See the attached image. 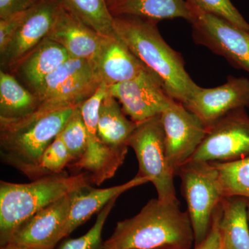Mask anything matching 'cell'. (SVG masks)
I'll use <instances>...</instances> for the list:
<instances>
[{"label": "cell", "mask_w": 249, "mask_h": 249, "mask_svg": "<svg viewBox=\"0 0 249 249\" xmlns=\"http://www.w3.org/2000/svg\"><path fill=\"white\" fill-rule=\"evenodd\" d=\"M157 23L137 16L114 17L116 34L158 77L168 96L184 105L200 86L186 71L181 54L170 47L160 35Z\"/></svg>", "instance_id": "obj_1"}, {"label": "cell", "mask_w": 249, "mask_h": 249, "mask_svg": "<svg viewBox=\"0 0 249 249\" xmlns=\"http://www.w3.org/2000/svg\"><path fill=\"white\" fill-rule=\"evenodd\" d=\"M193 244L188 211L157 198L134 217L118 222L103 249H191Z\"/></svg>", "instance_id": "obj_2"}, {"label": "cell", "mask_w": 249, "mask_h": 249, "mask_svg": "<svg viewBox=\"0 0 249 249\" xmlns=\"http://www.w3.org/2000/svg\"><path fill=\"white\" fill-rule=\"evenodd\" d=\"M75 107L37 109L17 120H0V157L33 180L41 178L42 154L58 135Z\"/></svg>", "instance_id": "obj_3"}, {"label": "cell", "mask_w": 249, "mask_h": 249, "mask_svg": "<svg viewBox=\"0 0 249 249\" xmlns=\"http://www.w3.org/2000/svg\"><path fill=\"white\" fill-rule=\"evenodd\" d=\"M88 173L49 175L28 183L0 181V245L31 216L63 196L90 186Z\"/></svg>", "instance_id": "obj_4"}, {"label": "cell", "mask_w": 249, "mask_h": 249, "mask_svg": "<svg viewBox=\"0 0 249 249\" xmlns=\"http://www.w3.org/2000/svg\"><path fill=\"white\" fill-rule=\"evenodd\" d=\"M181 190L195 236V246L206 238L224 196L219 173L213 163L189 160L178 170Z\"/></svg>", "instance_id": "obj_5"}, {"label": "cell", "mask_w": 249, "mask_h": 249, "mask_svg": "<svg viewBox=\"0 0 249 249\" xmlns=\"http://www.w3.org/2000/svg\"><path fill=\"white\" fill-rule=\"evenodd\" d=\"M139 162L137 175L146 178L155 186L157 198L179 204L174 184L175 174L170 166L165 146V133L160 114L137 124L127 142Z\"/></svg>", "instance_id": "obj_6"}, {"label": "cell", "mask_w": 249, "mask_h": 249, "mask_svg": "<svg viewBox=\"0 0 249 249\" xmlns=\"http://www.w3.org/2000/svg\"><path fill=\"white\" fill-rule=\"evenodd\" d=\"M103 83L93 62L70 58L52 72L35 90L40 109L76 107Z\"/></svg>", "instance_id": "obj_7"}, {"label": "cell", "mask_w": 249, "mask_h": 249, "mask_svg": "<svg viewBox=\"0 0 249 249\" xmlns=\"http://www.w3.org/2000/svg\"><path fill=\"white\" fill-rule=\"evenodd\" d=\"M187 1L191 13L192 36L196 45L204 46L232 67L249 73V31L203 11L192 0Z\"/></svg>", "instance_id": "obj_8"}, {"label": "cell", "mask_w": 249, "mask_h": 249, "mask_svg": "<svg viewBox=\"0 0 249 249\" xmlns=\"http://www.w3.org/2000/svg\"><path fill=\"white\" fill-rule=\"evenodd\" d=\"M249 157V116L245 108L229 113L209 127L191 160L227 162Z\"/></svg>", "instance_id": "obj_9"}, {"label": "cell", "mask_w": 249, "mask_h": 249, "mask_svg": "<svg viewBox=\"0 0 249 249\" xmlns=\"http://www.w3.org/2000/svg\"><path fill=\"white\" fill-rule=\"evenodd\" d=\"M160 119L168 161L177 175L179 168L193 158L209 128L200 118L175 100L160 114Z\"/></svg>", "instance_id": "obj_10"}, {"label": "cell", "mask_w": 249, "mask_h": 249, "mask_svg": "<svg viewBox=\"0 0 249 249\" xmlns=\"http://www.w3.org/2000/svg\"><path fill=\"white\" fill-rule=\"evenodd\" d=\"M107 91L137 124L160 115L173 101L158 77L147 67L133 79L109 85Z\"/></svg>", "instance_id": "obj_11"}, {"label": "cell", "mask_w": 249, "mask_h": 249, "mask_svg": "<svg viewBox=\"0 0 249 249\" xmlns=\"http://www.w3.org/2000/svg\"><path fill=\"white\" fill-rule=\"evenodd\" d=\"M71 193L22 223L6 245L35 249H53L65 238L64 232L70 214Z\"/></svg>", "instance_id": "obj_12"}, {"label": "cell", "mask_w": 249, "mask_h": 249, "mask_svg": "<svg viewBox=\"0 0 249 249\" xmlns=\"http://www.w3.org/2000/svg\"><path fill=\"white\" fill-rule=\"evenodd\" d=\"M183 106L200 118L209 128L229 113L249 107V79L229 76L220 86L199 87Z\"/></svg>", "instance_id": "obj_13"}, {"label": "cell", "mask_w": 249, "mask_h": 249, "mask_svg": "<svg viewBox=\"0 0 249 249\" xmlns=\"http://www.w3.org/2000/svg\"><path fill=\"white\" fill-rule=\"evenodd\" d=\"M62 7L60 0H41L29 10L14 39L0 54L1 70L7 71L47 37Z\"/></svg>", "instance_id": "obj_14"}, {"label": "cell", "mask_w": 249, "mask_h": 249, "mask_svg": "<svg viewBox=\"0 0 249 249\" xmlns=\"http://www.w3.org/2000/svg\"><path fill=\"white\" fill-rule=\"evenodd\" d=\"M105 37L107 36L87 26L63 6L47 36L64 47L70 58L83 59L94 64Z\"/></svg>", "instance_id": "obj_15"}, {"label": "cell", "mask_w": 249, "mask_h": 249, "mask_svg": "<svg viewBox=\"0 0 249 249\" xmlns=\"http://www.w3.org/2000/svg\"><path fill=\"white\" fill-rule=\"evenodd\" d=\"M70 58L64 47L45 37L6 72L34 93L50 73Z\"/></svg>", "instance_id": "obj_16"}, {"label": "cell", "mask_w": 249, "mask_h": 249, "mask_svg": "<svg viewBox=\"0 0 249 249\" xmlns=\"http://www.w3.org/2000/svg\"><path fill=\"white\" fill-rule=\"evenodd\" d=\"M95 65L108 86L133 79L146 68L117 34L105 37Z\"/></svg>", "instance_id": "obj_17"}, {"label": "cell", "mask_w": 249, "mask_h": 249, "mask_svg": "<svg viewBox=\"0 0 249 249\" xmlns=\"http://www.w3.org/2000/svg\"><path fill=\"white\" fill-rule=\"evenodd\" d=\"M149 182L150 181L147 178L137 175L127 182L118 186L103 189H96L88 186L73 192L64 237L70 235L77 228L86 222L93 214L100 212L113 199L119 197L124 192L134 187Z\"/></svg>", "instance_id": "obj_18"}, {"label": "cell", "mask_w": 249, "mask_h": 249, "mask_svg": "<svg viewBox=\"0 0 249 249\" xmlns=\"http://www.w3.org/2000/svg\"><path fill=\"white\" fill-rule=\"evenodd\" d=\"M249 199L224 198L217 210L220 249H249Z\"/></svg>", "instance_id": "obj_19"}, {"label": "cell", "mask_w": 249, "mask_h": 249, "mask_svg": "<svg viewBox=\"0 0 249 249\" xmlns=\"http://www.w3.org/2000/svg\"><path fill=\"white\" fill-rule=\"evenodd\" d=\"M113 17L137 16L159 21L183 18L189 22L191 10L185 0H107Z\"/></svg>", "instance_id": "obj_20"}, {"label": "cell", "mask_w": 249, "mask_h": 249, "mask_svg": "<svg viewBox=\"0 0 249 249\" xmlns=\"http://www.w3.org/2000/svg\"><path fill=\"white\" fill-rule=\"evenodd\" d=\"M125 115L120 103L107 91L101 103L98 117L97 136L101 142L114 148L128 147L127 140L138 124Z\"/></svg>", "instance_id": "obj_21"}, {"label": "cell", "mask_w": 249, "mask_h": 249, "mask_svg": "<svg viewBox=\"0 0 249 249\" xmlns=\"http://www.w3.org/2000/svg\"><path fill=\"white\" fill-rule=\"evenodd\" d=\"M40 101L9 72L0 71V120L12 121L34 114Z\"/></svg>", "instance_id": "obj_22"}, {"label": "cell", "mask_w": 249, "mask_h": 249, "mask_svg": "<svg viewBox=\"0 0 249 249\" xmlns=\"http://www.w3.org/2000/svg\"><path fill=\"white\" fill-rule=\"evenodd\" d=\"M62 6L82 22L103 36L116 35L114 17L106 0H60Z\"/></svg>", "instance_id": "obj_23"}, {"label": "cell", "mask_w": 249, "mask_h": 249, "mask_svg": "<svg viewBox=\"0 0 249 249\" xmlns=\"http://www.w3.org/2000/svg\"><path fill=\"white\" fill-rule=\"evenodd\" d=\"M210 163L217 168L225 197L241 196L249 200V157L227 163Z\"/></svg>", "instance_id": "obj_24"}, {"label": "cell", "mask_w": 249, "mask_h": 249, "mask_svg": "<svg viewBox=\"0 0 249 249\" xmlns=\"http://www.w3.org/2000/svg\"><path fill=\"white\" fill-rule=\"evenodd\" d=\"M58 136L71 156L70 164L80 160L88 147V133L79 106L72 111Z\"/></svg>", "instance_id": "obj_25"}, {"label": "cell", "mask_w": 249, "mask_h": 249, "mask_svg": "<svg viewBox=\"0 0 249 249\" xmlns=\"http://www.w3.org/2000/svg\"><path fill=\"white\" fill-rule=\"evenodd\" d=\"M117 199L118 198H115L109 201L98 213L96 222L89 231L78 238L64 240L57 249H103V227Z\"/></svg>", "instance_id": "obj_26"}, {"label": "cell", "mask_w": 249, "mask_h": 249, "mask_svg": "<svg viewBox=\"0 0 249 249\" xmlns=\"http://www.w3.org/2000/svg\"><path fill=\"white\" fill-rule=\"evenodd\" d=\"M72 162L71 157L59 136L42 154L39 164L40 178L62 173Z\"/></svg>", "instance_id": "obj_27"}, {"label": "cell", "mask_w": 249, "mask_h": 249, "mask_svg": "<svg viewBox=\"0 0 249 249\" xmlns=\"http://www.w3.org/2000/svg\"><path fill=\"white\" fill-rule=\"evenodd\" d=\"M203 11L219 16L236 27L249 31V24L231 0H192Z\"/></svg>", "instance_id": "obj_28"}, {"label": "cell", "mask_w": 249, "mask_h": 249, "mask_svg": "<svg viewBox=\"0 0 249 249\" xmlns=\"http://www.w3.org/2000/svg\"><path fill=\"white\" fill-rule=\"evenodd\" d=\"M107 88L108 85L103 82L92 96L79 106L88 135H97L100 107L103 98L107 92Z\"/></svg>", "instance_id": "obj_29"}, {"label": "cell", "mask_w": 249, "mask_h": 249, "mask_svg": "<svg viewBox=\"0 0 249 249\" xmlns=\"http://www.w3.org/2000/svg\"><path fill=\"white\" fill-rule=\"evenodd\" d=\"M29 10L16 13L0 19V54L4 52L22 25Z\"/></svg>", "instance_id": "obj_30"}, {"label": "cell", "mask_w": 249, "mask_h": 249, "mask_svg": "<svg viewBox=\"0 0 249 249\" xmlns=\"http://www.w3.org/2000/svg\"><path fill=\"white\" fill-rule=\"evenodd\" d=\"M41 0H0V19L36 6Z\"/></svg>", "instance_id": "obj_31"}, {"label": "cell", "mask_w": 249, "mask_h": 249, "mask_svg": "<svg viewBox=\"0 0 249 249\" xmlns=\"http://www.w3.org/2000/svg\"><path fill=\"white\" fill-rule=\"evenodd\" d=\"M220 235L218 229L217 211H216L209 235L201 243L195 246L194 249H220Z\"/></svg>", "instance_id": "obj_32"}, {"label": "cell", "mask_w": 249, "mask_h": 249, "mask_svg": "<svg viewBox=\"0 0 249 249\" xmlns=\"http://www.w3.org/2000/svg\"><path fill=\"white\" fill-rule=\"evenodd\" d=\"M1 249H35L32 248H28V247H19V246H15L11 245H6L1 247Z\"/></svg>", "instance_id": "obj_33"}, {"label": "cell", "mask_w": 249, "mask_h": 249, "mask_svg": "<svg viewBox=\"0 0 249 249\" xmlns=\"http://www.w3.org/2000/svg\"><path fill=\"white\" fill-rule=\"evenodd\" d=\"M248 218H249V204H248Z\"/></svg>", "instance_id": "obj_34"}, {"label": "cell", "mask_w": 249, "mask_h": 249, "mask_svg": "<svg viewBox=\"0 0 249 249\" xmlns=\"http://www.w3.org/2000/svg\"><path fill=\"white\" fill-rule=\"evenodd\" d=\"M106 1H107V0H106Z\"/></svg>", "instance_id": "obj_35"}]
</instances>
